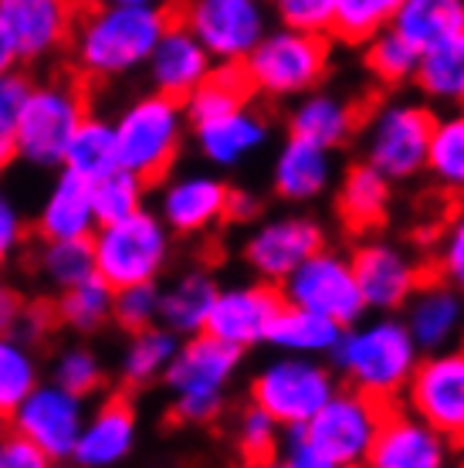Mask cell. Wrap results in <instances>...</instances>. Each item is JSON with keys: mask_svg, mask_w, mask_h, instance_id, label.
I'll list each match as a JSON object with an SVG mask.
<instances>
[{"mask_svg": "<svg viewBox=\"0 0 464 468\" xmlns=\"http://www.w3.org/2000/svg\"><path fill=\"white\" fill-rule=\"evenodd\" d=\"M51 323H55V309H47V305H37V303H27V305H24L21 326H17V336L37 343L47 333V329H51Z\"/></svg>", "mask_w": 464, "mask_h": 468, "instance_id": "54", "label": "cell"}, {"mask_svg": "<svg viewBox=\"0 0 464 468\" xmlns=\"http://www.w3.org/2000/svg\"><path fill=\"white\" fill-rule=\"evenodd\" d=\"M95 4H142V7H170L174 0H95Z\"/></svg>", "mask_w": 464, "mask_h": 468, "instance_id": "56", "label": "cell"}, {"mask_svg": "<svg viewBox=\"0 0 464 468\" xmlns=\"http://www.w3.org/2000/svg\"><path fill=\"white\" fill-rule=\"evenodd\" d=\"M417 360L420 350L400 313H366L343 329L336 350L329 353L339 384L356 387L386 408L400 400Z\"/></svg>", "mask_w": 464, "mask_h": 468, "instance_id": "2", "label": "cell"}, {"mask_svg": "<svg viewBox=\"0 0 464 468\" xmlns=\"http://www.w3.org/2000/svg\"><path fill=\"white\" fill-rule=\"evenodd\" d=\"M146 190H150V184L142 176L132 174V170H126V166H116V170H109L105 176L92 180V200H95L99 224L119 221V218L146 207Z\"/></svg>", "mask_w": 464, "mask_h": 468, "instance_id": "44", "label": "cell"}, {"mask_svg": "<svg viewBox=\"0 0 464 468\" xmlns=\"http://www.w3.org/2000/svg\"><path fill=\"white\" fill-rule=\"evenodd\" d=\"M35 234L41 241H58V238H92L99 228L92 200V180L71 174V170H55V180L47 184L45 197L37 204Z\"/></svg>", "mask_w": 464, "mask_h": 468, "instance_id": "27", "label": "cell"}, {"mask_svg": "<svg viewBox=\"0 0 464 468\" xmlns=\"http://www.w3.org/2000/svg\"><path fill=\"white\" fill-rule=\"evenodd\" d=\"M265 214V200L248 187H227V207H224V221L227 224H255Z\"/></svg>", "mask_w": 464, "mask_h": 468, "instance_id": "52", "label": "cell"}, {"mask_svg": "<svg viewBox=\"0 0 464 468\" xmlns=\"http://www.w3.org/2000/svg\"><path fill=\"white\" fill-rule=\"evenodd\" d=\"M41 360L31 340L17 333L0 336V418L7 421L14 408L21 404L37 384H41Z\"/></svg>", "mask_w": 464, "mask_h": 468, "instance_id": "38", "label": "cell"}, {"mask_svg": "<svg viewBox=\"0 0 464 468\" xmlns=\"http://www.w3.org/2000/svg\"><path fill=\"white\" fill-rule=\"evenodd\" d=\"M349 265L363 292L366 313H400V305L427 275V265L420 261L404 241L363 234L356 248L349 251Z\"/></svg>", "mask_w": 464, "mask_h": 468, "instance_id": "13", "label": "cell"}, {"mask_svg": "<svg viewBox=\"0 0 464 468\" xmlns=\"http://www.w3.org/2000/svg\"><path fill=\"white\" fill-rule=\"evenodd\" d=\"M336 174L339 170L332 150H322L299 136H285V143L275 153V164H271V194L281 204L305 207L332 190Z\"/></svg>", "mask_w": 464, "mask_h": 468, "instance_id": "25", "label": "cell"}, {"mask_svg": "<svg viewBox=\"0 0 464 468\" xmlns=\"http://www.w3.org/2000/svg\"><path fill=\"white\" fill-rule=\"evenodd\" d=\"M35 269L47 289H69L95 275V255L89 238H58V241H41L35 255Z\"/></svg>", "mask_w": 464, "mask_h": 468, "instance_id": "40", "label": "cell"}, {"mask_svg": "<svg viewBox=\"0 0 464 468\" xmlns=\"http://www.w3.org/2000/svg\"><path fill=\"white\" fill-rule=\"evenodd\" d=\"M390 27L417 51H427L464 27V0H404Z\"/></svg>", "mask_w": 464, "mask_h": 468, "instance_id": "34", "label": "cell"}, {"mask_svg": "<svg viewBox=\"0 0 464 468\" xmlns=\"http://www.w3.org/2000/svg\"><path fill=\"white\" fill-rule=\"evenodd\" d=\"M434 271L464 289V211H458L444 224L434 248Z\"/></svg>", "mask_w": 464, "mask_h": 468, "instance_id": "47", "label": "cell"}, {"mask_svg": "<svg viewBox=\"0 0 464 468\" xmlns=\"http://www.w3.org/2000/svg\"><path fill=\"white\" fill-rule=\"evenodd\" d=\"M160 323V282H140V285H122L112 295V326L122 333L156 326Z\"/></svg>", "mask_w": 464, "mask_h": 468, "instance_id": "45", "label": "cell"}, {"mask_svg": "<svg viewBox=\"0 0 464 468\" xmlns=\"http://www.w3.org/2000/svg\"><path fill=\"white\" fill-rule=\"evenodd\" d=\"M339 336H343V326L336 319L302 309V305L281 303L279 316L268 329L265 346L279 353H299V356H329L336 350Z\"/></svg>", "mask_w": 464, "mask_h": 468, "instance_id": "31", "label": "cell"}, {"mask_svg": "<svg viewBox=\"0 0 464 468\" xmlns=\"http://www.w3.org/2000/svg\"><path fill=\"white\" fill-rule=\"evenodd\" d=\"M454 452H458V458H461V462H464V434H461V438H458V441H454Z\"/></svg>", "mask_w": 464, "mask_h": 468, "instance_id": "57", "label": "cell"}, {"mask_svg": "<svg viewBox=\"0 0 464 468\" xmlns=\"http://www.w3.org/2000/svg\"><path fill=\"white\" fill-rule=\"evenodd\" d=\"M85 414H89V400L58 387L55 380H41L14 408L7 424H11V431L24 434L27 441L41 448L47 465H61V462H71Z\"/></svg>", "mask_w": 464, "mask_h": 468, "instance_id": "15", "label": "cell"}, {"mask_svg": "<svg viewBox=\"0 0 464 468\" xmlns=\"http://www.w3.org/2000/svg\"><path fill=\"white\" fill-rule=\"evenodd\" d=\"M89 112L85 106V89L69 75H51L31 85V92L24 99L21 119L14 126V150L17 164L55 174L61 170L65 146L71 133Z\"/></svg>", "mask_w": 464, "mask_h": 468, "instance_id": "6", "label": "cell"}, {"mask_svg": "<svg viewBox=\"0 0 464 468\" xmlns=\"http://www.w3.org/2000/svg\"><path fill=\"white\" fill-rule=\"evenodd\" d=\"M24 305H27V299L14 289L11 282L0 279V336L17 333V326H21V316H24Z\"/></svg>", "mask_w": 464, "mask_h": 468, "instance_id": "53", "label": "cell"}, {"mask_svg": "<svg viewBox=\"0 0 464 468\" xmlns=\"http://www.w3.org/2000/svg\"><path fill=\"white\" fill-rule=\"evenodd\" d=\"M268 11L275 24L312 35H332L336 0H268Z\"/></svg>", "mask_w": 464, "mask_h": 468, "instance_id": "46", "label": "cell"}, {"mask_svg": "<svg viewBox=\"0 0 464 468\" xmlns=\"http://www.w3.org/2000/svg\"><path fill=\"white\" fill-rule=\"evenodd\" d=\"M390 204H394V180H386L366 160L349 164L346 174L339 176L336 211L339 221L346 224L353 234L380 231L390 218Z\"/></svg>", "mask_w": 464, "mask_h": 468, "instance_id": "28", "label": "cell"}, {"mask_svg": "<svg viewBox=\"0 0 464 468\" xmlns=\"http://www.w3.org/2000/svg\"><path fill=\"white\" fill-rule=\"evenodd\" d=\"M27 245V214L17 200L0 187V265L17 258Z\"/></svg>", "mask_w": 464, "mask_h": 468, "instance_id": "50", "label": "cell"}, {"mask_svg": "<svg viewBox=\"0 0 464 468\" xmlns=\"http://www.w3.org/2000/svg\"><path fill=\"white\" fill-rule=\"evenodd\" d=\"M89 241L95 255V275L109 282L112 289L160 282L174 261L176 245L170 228L150 207H140L119 221L99 224Z\"/></svg>", "mask_w": 464, "mask_h": 468, "instance_id": "7", "label": "cell"}, {"mask_svg": "<svg viewBox=\"0 0 464 468\" xmlns=\"http://www.w3.org/2000/svg\"><path fill=\"white\" fill-rule=\"evenodd\" d=\"M424 174L448 194H464V109H451L434 119Z\"/></svg>", "mask_w": 464, "mask_h": 468, "instance_id": "36", "label": "cell"}, {"mask_svg": "<svg viewBox=\"0 0 464 468\" xmlns=\"http://www.w3.org/2000/svg\"><path fill=\"white\" fill-rule=\"evenodd\" d=\"M217 289H221V282L210 269L204 265L184 269L174 282L160 285V326L176 333L180 340L204 333Z\"/></svg>", "mask_w": 464, "mask_h": 468, "instance_id": "29", "label": "cell"}, {"mask_svg": "<svg viewBox=\"0 0 464 468\" xmlns=\"http://www.w3.org/2000/svg\"><path fill=\"white\" fill-rule=\"evenodd\" d=\"M75 14V0H0V27L21 65H41L61 55Z\"/></svg>", "mask_w": 464, "mask_h": 468, "instance_id": "19", "label": "cell"}, {"mask_svg": "<svg viewBox=\"0 0 464 468\" xmlns=\"http://www.w3.org/2000/svg\"><path fill=\"white\" fill-rule=\"evenodd\" d=\"M427 106L464 109V27L434 48L420 51L414 82Z\"/></svg>", "mask_w": 464, "mask_h": 468, "instance_id": "30", "label": "cell"}, {"mask_svg": "<svg viewBox=\"0 0 464 468\" xmlns=\"http://www.w3.org/2000/svg\"><path fill=\"white\" fill-rule=\"evenodd\" d=\"M65 170L85 176V180H99L109 170L119 166V146H116V126L109 116H95L85 112L81 122L71 133L69 146H65Z\"/></svg>", "mask_w": 464, "mask_h": 468, "instance_id": "35", "label": "cell"}, {"mask_svg": "<svg viewBox=\"0 0 464 468\" xmlns=\"http://www.w3.org/2000/svg\"><path fill=\"white\" fill-rule=\"evenodd\" d=\"M227 180L221 170H184L166 174L156 194V214L174 238H204L224 224Z\"/></svg>", "mask_w": 464, "mask_h": 468, "instance_id": "17", "label": "cell"}, {"mask_svg": "<svg viewBox=\"0 0 464 468\" xmlns=\"http://www.w3.org/2000/svg\"><path fill=\"white\" fill-rule=\"evenodd\" d=\"M281 441V424L258 404H244L234 418V452L244 465H275Z\"/></svg>", "mask_w": 464, "mask_h": 468, "instance_id": "41", "label": "cell"}, {"mask_svg": "<svg viewBox=\"0 0 464 468\" xmlns=\"http://www.w3.org/2000/svg\"><path fill=\"white\" fill-rule=\"evenodd\" d=\"M281 292L271 282H234V285H221L217 299L210 305L207 316V333L217 340L231 343L241 353L258 350L268 343V329L275 323L281 309Z\"/></svg>", "mask_w": 464, "mask_h": 468, "instance_id": "18", "label": "cell"}, {"mask_svg": "<svg viewBox=\"0 0 464 468\" xmlns=\"http://www.w3.org/2000/svg\"><path fill=\"white\" fill-rule=\"evenodd\" d=\"M112 295H116V289L99 275L79 282V285H69V289H61L55 305H51L55 323L81 340L95 336L112 323Z\"/></svg>", "mask_w": 464, "mask_h": 468, "instance_id": "33", "label": "cell"}, {"mask_svg": "<svg viewBox=\"0 0 464 468\" xmlns=\"http://www.w3.org/2000/svg\"><path fill=\"white\" fill-rule=\"evenodd\" d=\"M454 458V441L420 421L400 404H390L370 452V468H441Z\"/></svg>", "mask_w": 464, "mask_h": 468, "instance_id": "22", "label": "cell"}, {"mask_svg": "<svg viewBox=\"0 0 464 468\" xmlns=\"http://www.w3.org/2000/svg\"><path fill=\"white\" fill-rule=\"evenodd\" d=\"M279 292L285 303L322 313V316L336 319L343 329L366 316V303H363V292L356 285L349 255L329 245L312 251L299 269L289 271L279 282Z\"/></svg>", "mask_w": 464, "mask_h": 468, "instance_id": "12", "label": "cell"}, {"mask_svg": "<svg viewBox=\"0 0 464 468\" xmlns=\"http://www.w3.org/2000/svg\"><path fill=\"white\" fill-rule=\"evenodd\" d=\"M244 102H251V85L244 79L241 65H214L207 82L197 85L184 99V112L186 122L197 126V122L224 116V112L244 106Z\"/></svg>", "mask_w": 464, "mask_h": 468, "instance_id": "37", "label": "cell"}, {"mask_svg": "<svg viewBox=\"0 0 464 468\" xmlns=\"http://www.w3.org/2000/svg\"><path fill=\"white\" fill-rule=\"evenodd\" d=\"M0 438H4V418H0Z\"/></svg>", "mask_w": 464, "mask_h": 468, "instance_id": "58", "label": "cell"}, {"mask_svg": "<svg viewBox=\"0 0 464 468\" xmlns=\"http://www.w3.org/2000/svg\"><path fill=\"white\" fill-rule=\"evenodd\" d=\"M0 468H47V458L24 434L4 431V438H0Z\"/></svg>", "mask_w": 464, "mask_h": 468, "instance_id": "51", "label": "cell"}, {"mask_svg": "<svg viewBox=\"0 0 464 468\" xmlns=\"http://www.w3.org/2000/svg\"><path fill=\"white\" fill-rule=\"evenodd\" d=\"M275 465L285 468H329V462L322 458V452L315 448V441L309 438L305 424H285L281 428V441H279V458Z\"/></svg>", "mask_w": 464, "mask_h": 468, "instance_id": "49", "label": "cell"}, {"mask_svg": "<svg viewBox=\"0 0 464 468\" xmlns=\"http://www.w3.org/2000/svg\"><path fill=\"white\" fill-rule=\"evenodd\" d=\"M31 85H35V79L24 65L0 71V133L4 136H14V126L21 119L24 99L31 92Z\"/></svg>", "mask_w": 464, "mask_h": 468, "instance_id": "48", "label": "cell"}, {"mask_svg": "<svg viewBox=\"0 0 464 468\" xmlns=\"http://www.w3.org/2000/svg\"><path fill=\"white\" fill-rule=\"evenodd\" d=\"M14 65H21V61H17V51H14V45L7 41L4 27H0V71L14 69Z\"/></svg>", "mask_w": 464, "mask_h": 468, "instance_id": "55", "label": "cell"}, {"mask_svg": "<svg viewBox=\"0 0 464 468\" xmlns=\"http://www.w3.org/2000/svg\"><path fill=\"white\" fill-rule=\"evenodd\" d=\"M174 21L170 7L142 4H95L75 14L69 37L71 65L89 82H119L142 71L153 45L166 24Z\"/></svg>", "mask_w": 464, "mask_h": 468, "instance_id": "1", "label": "cell"}, {"mask_svg": "<svg viewBox=\"0 0 464 468\" xmlns=\"http://www.w3.org/2000/svg\"><path fill=\"white\" fill-rule=\"evenodd\" d=\"M400 319L417 343L420 356L451 350L464 343V289L438 271H427L410 299L400 305Z\"/></svg>", "mask_w": 464, "mask_h": 468, "instance_id": "20", "label": "cell"}, {"mask_svg": "<svg viewBox=\"0 0 464 468\" xmlns=\"http://www.w3.org/2000/svg\"><path fill=\"white\" fill-rule=\"evenodd\" d=\"M360 119L363 109L353 99L319 85V89L295 99L285 126H289V136H299V140H309L315 146H322V150L336 153L356 140Z\"/></svg>", "mask_w": 464, "mask_h": 468, "instance_id": "26", "label": "cell"}, {"mask_svg": "<svg viewBox=\"0 0 464 468\" xmlns=\"http://www.w3.org/2000/svg\"><path fill=\"white\" fill-rule=\"evenodd\" d=\"M136 445H140V414L126 394H112L85 414L71 462L81 468H116L136 455Z\"/></svg>", "mask_w": 464, "mask_h": 468, "instance_id": "23", "label": "cell"}, {"mask_svg": "<svg viewBox=\"0 0 464 468\" xmlns=\"http://www.w3.org/2000/svg\"><path fill=\"white\" fill-rule=\"evenodd\" d=\"M112 126H116L119 166L132 170L146 184H160L166 174H174L190 136L184 102L153 89L129 99L112 119Z\"/></svg>", "mask_w": 464, "mask_h": 468, "instance_id": "5", "label": "cell"}, {"mask_svg": "<svg viewBox=\"0 0 464 468\" xmlns=\"http://www.w3.org/2000/svg\"><path fill=\"white\" fill-rule=\"evenodd\" d=\"M332 65V35L295 31L271 24L265 37L241 61L251 95L268 102H291L325 82Z\"/></svg>", "mask_w": 464, "mask_h": 468, "instance_id": "4", "label": "cell"}, {"mask_svg": "<svg viewBox=\"0 0 464 468\" xmlns=\"http://www.w3.org/2000/svg\"><path fill=\"white\" fill-rule=\"evenodd\" d=\"M339 387L329 356L279 353L258 367L248 384V400L265 408L275 421L305 424Z\"/></svg>", "mask_w": 464, "mask_h": 468, "instance_id": "9", "label": "cell"}, {"mask_svg": "<svg viewBox=\"0 0 464 468\" xmlns=\"http://www.w3.org/2000/svg\"><path fill=\"white\" fill-rule=\"evenodd\" d=\"M176 346H180V336L170 333L166 326H160V323L136 329V333H126V346L119 353L116 367L119 380L129 390H142V387L160 384L170 360H174Z\"/></svg>", "mask_w": 464, "mask_h": 468, "instance_id": "32", "label": "cell"}, {"mask_svg": "<svg viewBox=\"0 0 464 468\" xmlns=\"http://www.w3.org/2000/svg\"><path fill=\"white\" fill-rule=\"evenodd\" d=\"M325 248V228L315 221L312 214L289 211L279 218L255 221L251 234L241 245V261L248 271L261 282L279 285L289 271H295L305 258Z\"/></svg>", "mask_w": 464, "mask_h": 468, "instance_id": "16", "label": "cell"}, {"mask_svg": "<svg viewBox=\"0 0 464 468\" xmlns=\"http://www.w3.org/2000/svg\"><path fill=\"white\" fill-rule=\"evenodd\" d=\"M404 0H336V17H332V41L356 45L370 41L376 31L394 24V14Z\"/></svg>", "mask_w": 464, "mask_h": 468, "instance_id": "43", "label": "cell"}, {"mask_svg": "<svg viewBox=\"0 0 464 468\" xmlns=\"http://www.w3.org/2000/svg\"><path fill=\"white\" fill-rule=\"evenodd\" d=\"M386 404L373 400L356 387L339 384L332 398L305 421V431L322 452L329 468H360L370 462L376 431L384 424Z\"/></svg>", "mask_w": 464, "mask_h": 468, "instance_id": "10", "label": "cell"}, {"mask_svg": "<svg viewBox=\"0 0 464 468\" xmlns=\"http://www.w3.org/2000/svg\"><path fill=\"white\" fill-rule=\"evenodd\" d=\"M190 140L210 170H237L271 143V119L255 102H244L224 116L190 126Z\"/></svg>", "mask_w": 464, "mask_h": 468, "instance_id": "21", "label": "cell"}, {"mask_svg": "<svg viewBox=\"0 0 464 468\" xmlns=\"http://www.w3.org/2000/svg\"><path fill=\"white\" fill-rule=\"evenodd\" d=\"M360 48H363V69L370 71V79L376 85H384V89H406V85L414 82L420 51L396 35L394 27L376 31Z\"/></svg>", "mask_w": 464, "mask_h": 468, "instance_id": "39", "label": "cell"}, {"mask_svg": "<svg viewBox=\"0 0 464 468\" xmlns=\"http://www.w3.org/2000/svg\"><path fill=\"white\" fill-rule=\"evenodd\" d=\"M214 65L217 61L207 55V48L174 17L160 35V41L153 45L142 71H146V82H150L153 92H163L184 102L197 85L207 82Z\"/></svg>", "mask_w": 464, "mask_h": 468, "instance_id": "24", "label": "cell"}, {"mask_svg": "<svg viewBox=\"0 0 464 468\" xmlns=\"http://www.w3.org/2000/svg\"><path fill=\"white\" fill-rule=\"evenodd\" d=\"M174 17L217 65H241L275 24L268 0H180Z\"/></svg>", "mask_w": 464, "mask_h": 468, "instance_id": "11", "label": "cell"}, {"mask_svg": "<svg viewBox=\"0 0 464 468\" xmlns=\"http://www.w3.org/2000/svg\"><path fill=\"white\" fill-rule=\"evenodd\" d=\"M434 109L414 99H384L360 119L363 160L376 166L386 180L406 184L417 180L427 166Z\"/></svg>", "mask_w": 464, "mask_h": 468, "instance_id": "8", "label": "cell"}, {"mask_svg": "<svg viewBox=\"0 0 464 468\" xmlns=\"http://www.w3.org/2000/svg\"><path fill=\"white\" fill-rule=\"evenodd\" d=\"M400 400L420 421L458 441L464 434V343L451 350L424 353Z\"/></svg>", "mask_w": 464, "mask_h": 468, "instance_id": "14", "label": "cell"}, {"mask_svg": "<svg viewBox=\"0 0 464 468\" xmlns=\"http://www.w3.org/2000/svg\"><path fill=\"white\" fill-rule=\"evenodd\" d=\"M47 380H55L58 387H65V390L89 400L105 390L109 370H105V363L95 346H89V343H69V346H61L55 353Z\"/></svg>", "mask_w": 464, "mask_h": 468, "instance_id": "42", "label": "cell"}, {"mask_svg": "<svg viewBox=\"0 0 464 468\" xmlns=\"http://www.w3.org/2000/svg\"><path fill=\"white\" fill-rule=\"evenodd\" d=\"M244 353L204 333L184 336L160 384L170 394V418L186 428H210L227 414V394Z\"/></svg>", "mask_w": 464, "mask_h": 468, "instance_id": "3", "label": "cell"}]
</instances>
